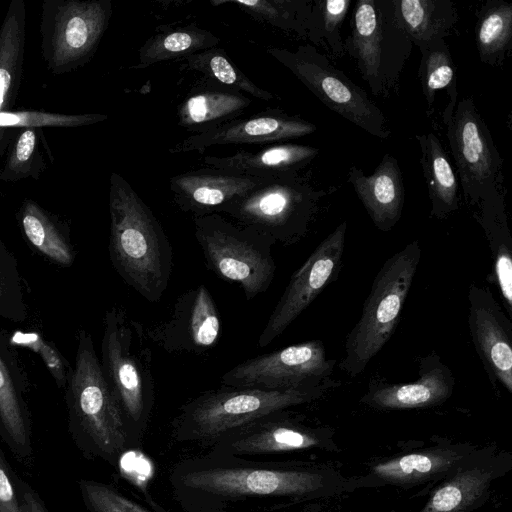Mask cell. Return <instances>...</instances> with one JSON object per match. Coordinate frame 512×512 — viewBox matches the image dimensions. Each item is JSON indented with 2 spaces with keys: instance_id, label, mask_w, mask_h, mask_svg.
Wrapping results in <instances>:
<instances>
[{
  "instance_id": "cell-1",
  "label": "cell",
  "mask_w": 512,
  "mask_h": 512,
  "mask_svg": "<svg viewBox=\"0 0 512 512\" xmlns=\"http://www.w3.org/2000/svg\"><path fill=\"white\" fill-rule=\"evenodd\" d=\"M168 482L184 512H269L348 493V477L334 464L208 452L175 463Z\"/></svg>"
},
{
  "instance_id": "cell-2",
  "label": "cell",
  "mask_w": 512,
  "mask_h": 512,
  "mask_svg": "<svg viewBox=\"0 0 512 512\" xmlns=\"http://www.w3.org/2000/svg\"><path fill=\"white\" fill-rule=\"evenodd\" d=\"M109 256L121 279L158 302L173 271V249L161 223L129 182L113 172L109 187Z\"/></svg>"
},
{
  "instance_id": "cell-3",
  "label": "cell",
  "mask_w": 512,
  "mask_h": 512,
  "mask_svg": "<svg viewBox=\"0 0 512 512\" xmlns=\"http://www.w3.org/2000/svg\"><path fill=\"white\" fill-rule=\"evenodd\" d=\"M148 342L143 325L123 307L113 306L106 311L100 364L123 415L131 451L141 447L155 404Z\"/></svg>"
},
{
  "instance_id": "cell-4",
  "label": "cell",
  "mask_w": 512,
  "mask_h": 512,
  "mask_svg": "<svg viewBox=\"0 0 512 512\" xmlns=\"http://www.w3.org/2000/svg\"><path fill=\"white\" fill-rule=\"evenodd\" d=\"M323 391L324 386L279 391L222 385L185 402L171 422V436L178 443L209 448L260 418L310 403Z\"/></svg>"
},
{
  "instance_id": "cell-5",
  "label": "cell",
  "mask_w": 512,
  "mask_h": 512,
  "mask_svg": "<svg viewBox=\"0 0 512 512\" xmlns=\"http://www.w3.org/2000/svg\"><path fill=\"white\" fill-rule=\"evenodd\" d=\"M71 419L92 448L118 467L131 451L121 410L105 380L93 338L86 330L77 335L74 364L65 386Z\"/></svg>"
},
{
  "instance_id": "cell-6",
  "label": "cell",
  "mask_w": 512,
  "mask_h": 512,
  "mask_svg": "<svg viewBox=\"0 0 512 512\" xmlns=\"http://www.w3.org/2000/svg\"><path fill=\"white\" fill-rule=\"evenodd\" d=\"M421 250L417 240L390 257L373 281L359 321L346 338L340 368L361 374L391 337L411 287Z\"/></svg>"
},
{
  "instance_id": "cell-7",
  "label": "cell",
  "mask_w": 512,
  "mask_h": 512,
  "mask_svg": "<svg viewBox=\"0 0 512 512\" xmlns=\"http://www.w3.org/2000/svg\"><path fill=\"white\" fill-rule=\"evenodd\" d=\"M195 238L207 267L219 278L240 286L246 300H253L271 285L276 263L266 235L219 213L193 218Z\"/></svg>"
},
{
  "instance_id": "cell-8",
  "label": "cell",
  "mask_w": 512,
  "mask_h": 512,
  "mask_svg": "<svg viewBox=\"0 0 512 512\" xmlns=\"http://www.w3.org/2000/svg\"><path fill=\"white\" fill-rule=\"evenodd\" d=\"M343 46L374 96L398 93L412 42L396 20L392 0H357Z\"/></svg>"
},
{
  "instance_id": "cell-9",
  "label": "cell",
  "mask_w": 512,
  "mask_h": 512,
  "mask_svg": "<svg viewBox=\"0 0 512 512\" xmlns=\"http://www.w3.org/2000/svg\"><path fill=\"white\" fill-rule=\"evenodd\" d=\"M325 195L299 172L281 174L266 178L222 214L275 243L291 245L305 236Z\"/></svg>"
},
{
  "instance_id": "cell-10",
  "label": "cell",
  "mask_w": 512,
  "mask_h": 512,
  "mask_svg": "<svg viewBox=\"0 0 512 512\" xmlns=\"http://www.w3.org/2000/svg\"><path fill=\"white\" fill-rule=\"evenodd\" d=\"M442 120L466 200L479 209L505 207L503 159L474 98L457 101Z\"/></svg>"
},
{
  "instance_id": "cell-11",
  "label": "cell",
  "mask_w": 512,
  "mask_h": 512,
  "mask_svg": "<svg viewBox=\"0 0 512 512\" xmlns=\"http://www.w3.org/2000/svg\"><path fill=\"white\" fill-rule=\"evenodd\" d=\"M112 15L110 0H44L41 55L52 75L72 72L94 56Z\"/></svg>"
},
{
  "instance_id": "cell-12",
  "label": "cell",
  "mask_w": 512,
  "mask_h": 512,
  "mask_svg": "<svg viewBox=\"0 0 512 512\" xmlns=\"http://www.w3.org/2000/svg\"><path fill=\"white\" fill-rule=\"evenodd\" d=\"M267 52L291 71L325 106L370 135L390 137L387 118L367 92L335 67L316 47L295 50L271 47Z\"/></svg>"
},
{
  "instance_id": "cell-13",
  "label": "cell",
  "mask_w": 512,
  "mask_h": 512,
  "mask_svg": "<svg viewBox=\"0 0 512 512\" xmlns=\"http://www.w3.org/2000/svg\"><path fill=\"white\" fill-rule=\"evenodd\" d=\"M335 430L313 426L288 410L272 413L224 436L208 453L251 460H273L309 450L339 452Z\"/></svg>"
},
{
  "instance_id": "cell-14",
  "label": "cell",
  "mask_w": 512,
  "mask_h": 512,
  "mask_svg": "<svg viewBox=\"0 0 512 512\" xmlns=\"http://www.w3.org/2000/svg\"><path fill=\"white\" fill-rule=\"evenodd\" d=\"M334 365L323 343L310 340L241 362L222 375L221 384L279 391L320 387Z\"/></svg>"
},
{
  "instance_id": "cell-15",
  "label": "cell",
  "mask_w": 512,
  "mask_h": 512,
  "mask_svg": "<svg viewBox=\"0 0 512 512\" xmlns=\"http://www.w3.org/2000/svg\"><path fill=\"white\" fill-rule=\"evenodd\" d=\"M477 447L469 442L438 438L430 446L371 463L364 473L348 477L347 491L386 486L411 489L427 485V488H433Z\"/></svg>"
},
{
  "instance_id": "cell-16",
  "label": "cell",
  "mask_w": 512,
  "mask_h": 512,
  "mask_svg": "<svg viewBox=\"0 0 512 512\" xmlns=\"http://www.w3.org/2000/svg\"><path fill=\"white\" fill-rule=\"evenodd\" d=\"M512 470V454L495 444L478 446L440 480L417 512H473L490 498L493 484Z\"/></svg>"
},
{
  "instance_id": "cell-17",
  "label": "cell",
  "mask_w": 512,
  "mask_h": 512,
  "mask_svg": "<svg viewBox=\"0 0 512 512\" xmlns=\"http://www.w3.org/2000/svg\"><path fill=\"white\" fill-rule=\"evenodd\" d=\"M347 223L342 222L291 276L257 342L262 348L279 337L335 276L344 251Z\"/></svg>"
},
{
  "instance_id": "cell-18",
  "label": "cell",
  "mask_w": 512,
  "mask_h": 512,
  "mask_svg": "<svg viewBox=\"0 0 512 512\" xmlns=\"http://www.w3.org/2000/svg\"><path fill=\"white\" fill-rule=\"evenodd\" d=\"M222 321L205 285L179 295L169 315L145 329L149 342L167 353L203 354L220 340Z\"/></svg>"
},
{
  "instance_id": "cell-19",
  "label": "cell",
  "mask_w": 512,
  "mask_h": 512,
  "mask_svg": "<svg viewBox=\"0 0 512 512\" xmlns=\"http://www.w3.org/2000/svg\"><path fill=\"white\" fill-rule=\"evenodd\" d=\"M316 131V126L298 116L269 110L249 118L234 119L213 129L194 133L176 143L172 154L203 153L215 145L270 143L300 138Z\"/></svg>"
},
{
  "instance_id": "cell-20",
  "label": "cell",
  "mask_w": 512,
  "mask_h": 512,
  "mask_svg": "<svg viewBox=\"0 0 512 512\" xmlns=\"http://www.w3.org/2000/svg\"><path fill=\"white\" fill-rule=\"evenodd\" d=\"M469 328L475 348L492 380L512 393V324L491 292L471 285Z\"/></svg>"
},
{
  "instance_id": "cell-21",
  "label": "cell",
  "mask_w": 512,
  "mask_h": 512,
  "mask_svg": "<svg viewBox=\"0 0 512 512\" xmlns=\"http://www.w3.org/2000/svg\"><path fill=\"white\" fill-rule=\"evenodd\" d=\"M265 179L206 167L177 174L169 185L179 209L197 216L222 214Z\"/></svg>"
},
{
  "instance_id": "cell-22",
  "label": "cell",
  "mask_w": 512,
  "mask_h": 512,
  "mask_svg": "<svg viewBox=\"0 0 512 512\" xmlns=\"http://www.w3.org/2000/svg\"><path fill=\"white\" fill-rule=\"evenodd\" d=\"M454 385L448 367L437 356H430L420 364V377L416 381L370 386L360 402L377 410L428 408L448 400Z\"/></svg>"
},
{
  "instance_id": "cell-23",
  "label": "cell",
  "mask_w": 512,
  "mask_h": 512,
  "mask_svg": "<svg viewBox=\"0 0 512 512\" xmlns=\"http://www.w3.org/2000/svg\"><path fill=\"white\" fill-rule=\"evenodd\" d=\"M348 182L363 204L374 225L391 230L399 221L404 205V183L395 157L387 153L371 175L351 166Z\"/></svg>"
},
{
  "instance_id": "cell-24",
  "label": "cell",
  "mask_w": 512,
  "mask_h": 512,
  "mask_svg": "<svg viewBox=\"0 0 512 512\" xmlns=\"http://www.w3.org/2000/svg\"><path fill=\"white\" fill-rule=\"evenodd\" d=\"M319 149L300 144H278L258 151H237L225 157L205 156L207 167L256 178L299 172L319 154Z\"/></svg>"
},
{
  "instance_id": "cell-25",
  "label": "cell",
  "mask_w": 512,
  "mask_h": 512,
  "mask_svg": "<svg viewBox=\"0 0 512 512\" xmlns=\"http://www.w3.org/2000/svg\"><path fill=\"white\" fill-rule=\"evenodd\" d=\"M29 246L53 264L70 267L76 258L69 226L33 199H24L17 212Z\"/></svg>"
},
{
  "instance_id": "cell-26",
  "label": "cell",
  "mask_w": 512,
  "mask_h": 512,
  "mask_svg": "<svg viewBox=\"0 0 512 512\" xmlns=\"http://www.w3.org/2000/svg\"><path fill=\"white\" fill-rule=\"evenodd\" d=\"M27 7L12 0L0 26V112L11 111L19 94L26 45Z\"/></svg>"
},
{
  "instance_id": "cell-27",
  "label": "cell",
  "mask_w": 512,
  "mask_h": 512,
  "mask_svg": "<svg viewBox=\"0 0 512 512\" xmlns=\"http://www.w3.org/2000/svg\"><path fill=\"white\" fill-rule=\"evenodd\" d=\"M8 335L0 330V426L17 445L27 443L24 395L28 379Z\"/></svg>"
},
{
  "instance_id": "cell-28",
  "label": "cell",
  "mask_w": 512,
  "mask_h": 512,
  "mask_svg": "<svg viewBox=\"0 0 512 512\" xmlns=\"http://www.w3.org/2000/svg\"><path fill=\"white\" fill-rule=\"evenodd\" d=\"M251 102L243 93L223 87L199 89L180 105L178 124L192 134L204 132L237 119Z\"/></svg>"
},
{
  "instance_id": "cell-29",
  "label": "cell",
  "mask_w": 512,
  "mask_h": 512,
  "mask_svg": "<svg viewBox=\"0 0 512 512\" xmlns=\"http://www.w3.org/2000/svg\"><path fill=\"white\" fill-rule=\"evenodd\" d=\"M399 26L417 47L444 39L458 21L450 0H392Z\"/></svg>"
},
{
  "instance_id": "cell-30",
  "label": "cell",
  "mask_w": 512,
  "mask_h": 512,
  "mask_svg": "<svg viewBox=\"0 0 512 512\" xmlns=\"http://www.w3.org/2000/svg\"><path fill=\"white\" fill-rule=\"evenodd\" d=\"M416 140L421 149L420 164L431 202V216L443 219L459 206L457 176L433 132L417 135Z\"/></svg>"
},
{
  "instance_id": "cell-31",
  "label": "cell",
  "mask_w": 512,
  "mask_h": 512,
  "mask_svg": "<svg viewBox=\"0 0 512 512\" xmlns=\"http://www.w3.org/2000/svg\"><path fill=\"white\" fill-rule=\"evenodd\" d=\"M475 40L480 61L501 66L512 47V4L486 1L477 14Z\"/></svg>"
},
{
  "instance_id": "cell-32",
  "label": "cell",
  "mask_w": 512,
  "mask_h": 512,
  "mask_svg": "<svg viewBox=\"0 0 512 512\" xmlns=\"http://www.w3.org/2000/svg\"><path fill=\"white\" fill-rule=\"evenodd\" d=\"M219 38L208 30L191 24L182 28L155 34L145 41L139 50V63L136 68L179 60L201 51L215 48Z\"/></svg>"
},
{
  "instance_id": "cell-33",
  "label": "cell",
  "mask_w": 512,
  "mask_h": 512,
  "mask_svg": "<svg viewBox=\"0 0 512 512\" xmlns=\"http://www.w3.org/2000/svg\"><path fill=\"white\" fill-rule=\"evenodd\" d=\"M418 48L421 52L418 77L427 105V115L433 113L436 92L443 89L449 96L444 112H453L457 104L458 91L455 66L446 41L438 39Z\"/></svg>"
},
{
  "instance_id": "cell-34",
  "label": "cell",
  "mask_w": 512,
  "mask_h": 512,
  "mask_svg": "<svg viewBox=\"0 0 512 512\" xmlns=\"http://www.w3.org/2000/svg\"><path fill=\"white\" fill-rule=\"evenodd\" d=\"M0 171V181L9 183L22 179L38 180L47 169L44 152L50 153L43 128L20 129L13 138Z\"/></svg>"
},
{
  "instance_id": "cell-35",
  "label": "cell",
  "mask_w": 512,
  "mask_h": 512,
  "mask_svg": "<svg viewBox=\"0 0 512 512\" xmlns=\"http://www.w3.org/2000/svg\"><path fill=\"white\" fill-rule=\"evenodd\" d=\"M211 4L235 5L258 21L307 39L312 0H213Z\"/></svg>"
},
{
  "instance_id": "cell-36",
  "label": "cell",
  "mask_w": 512,
  "mask_h": 512,
  "mask_svg": "<svg viewBox=\"0 0 512 512\" xmlns=\"http://www.w3.org/2000/svg\"><path fill=\"white\" fill-rule=\"evenodd\" d=\"M185 66L220 87L245 92L258 99L274 98L270 92L257 86L242 72L220 48H212L183 59Z\"/></svg>"
},
{
  "instance_id": "cell-37",
  "label": "cell",
  "mask_w": 512,
  "mask_h": 512,
  "mask_svg": "<svg viewBox=\"0 0 512 512\" xmlns=\"http://www.w3.org/2000/svg\"><path fill=\"white\" fill-rule=\"evenodd\" d=\"M108 118L100 113L63 114L44 110H16L0 112V158L13 138L23 128H77L103 122Z\"/></svg>"
},
{
  "instance_id": "cell-38",
  "label": "cell",
  "mask_w": 512,
  "mask_h": 512,
  "mask_svg": "<svg viewBox=\"0 0 512 512\" xmlns=\"http://www.w3.org/2000/svg\"><path fill=\"white\" fill-rule=\"evenodd\" d=\"M351 0H313L308 21L307 39L325 47L334 58L344 56L340 29Z\"/></svg>"
},
{
  "instance_id": "cell-39",
  "label": "cell",
  "mask_w": 512,
  "mask_h": 512,
  "mask_svg": "<svg viewBox=\"0 0 512 512\" xmlns=\"http://www.w3.org/2000/svg\"><path fill=\"white\" fill-rule=\"evenodd\" d=\"M28 306L17 258L0 238V318L23 322Z\"/></svg>"
},
{
  "instance_id": "cell-40",
  "label": "cell",
  "mask_w": 512,
  "mask_h": 512,
  "mask_svg": "<svg viewBox=\"0 0 512 512\" xmlns=\"http://www.w3.org/2000/svg\"><path fill=\"white\" fill-rule=\"evenodd\" d=\"M8 337L15 347H24L37 354L56 385L65 388L71 364L53 342L34 330H15Z\"/></svg>"
},
{
  "instance_id": "cell-41",
  "label": "cell",
  "mask_w": 512,
  "mask_h": 512,
  "mask_svg": "<svg viewBox=\"0 0 512 512\" xmlns=\"http://www.w3.org/2000/svg\"><path fill=\"white\" fill-rule=\"evenodd\" d=\"M80 487L91 512H158L101 482L82 480Z\"/></svg>"
},
{
  "instance_id": "cell-42",
  "label": "cell",
  "mask_w": 512,
  "mask_h": 512,
  "mask_svg": "<svg viewBox=\"0 0 512 512\" xmlns=\"http://www.w3.org/2000/svg\"><path fill=\"white\" fill-rule=\"evenodd\" d=\"M494 276L506 303V309L512 315V258L509 248L503 243L497 246Z\"/></svg>"
},
{
  "instance_id": "cell-43",
  "label": "cell",
  "mask_w": 512,
  "mask_h": 512,
  "mask_svg": "<svg viewBox=\"0 0 512 512\" xmlns=\"http://www.w3.org/2000/svg\"><path fill=\"white\" fill-rule=\"evenodd\" d=\"M0 512H20L13 486L0 455Z\"/></svg>"
},
{
  "instance_id": "cell-44",
  "label": "cell",
  "mask_w": 512,
  "mask_h": 512,
  "mask_svg": "<svg viewBox=\"0 0 512 512\" xmlns=\"http://www.w3.org/2000/svg\"><path fill=\"white\" fill-rule=\"evenodd\" d=\"M20 512H47L41 501L32 492H26L19 504Z\"/></svg>"
},
{
  "instance_id": "cell-45",
  "label": "cell",
  "mask_w": 512,
  "mask_h": 512,
  "mask_svg": "<svg viewBox=\"0 0 512 512\" xmlns=\"http://www.w3.org/2000/svg\"><path fill=\"white\" fill-rule=\"evenodd\" d=\"M298 512H330L323 505L318 503L317 501L307 503L300 511Z\"/></svg>"
}]
</instances>
